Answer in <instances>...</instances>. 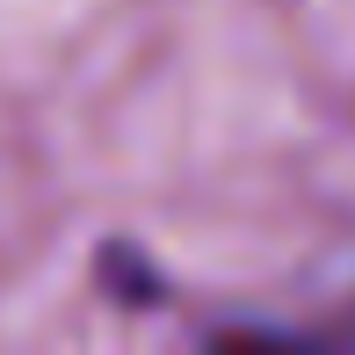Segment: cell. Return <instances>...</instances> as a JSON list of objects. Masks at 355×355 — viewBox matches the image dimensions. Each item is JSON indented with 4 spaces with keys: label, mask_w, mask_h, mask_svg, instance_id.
Returning <instances> with one entry per match:
<instances>
[]
</instances>
